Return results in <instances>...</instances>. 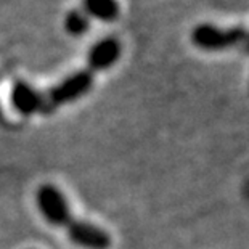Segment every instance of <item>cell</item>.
<instances>
[{
  "label": "cell",
  "instance_id": "obj_4",
  "mask_svg": "<svg viewBox=\"0 0 249 249\" xmlns=\"http://www.w3.org/2000/svg\"><path fill=\"white\" fill-rule=\"evenodd\" d=\"M66 235L72 245L82 249H109L111 236L109 233L97 224L87 220L74 219L66 225Z\"/></svg>",
  "mask_w": 249,
  "mask_h": 249
},
{
  "label": "cell",
  "instance_id": "obj_8",
  "mask_svg": "<svg viewBox=\"0 0 249 249\" xmlns=\"http://www.w3.org/2000/svg\"><path fill=\"white\" fill-rule=\"evenodd\" d=\"M65 31L72 37H82L86 33L90 31V26H92V19L89 18V15L84 12V10L79 8H72L66 13L65 17Z\"/></svg>",
  "mask_w": 249,
  "mask_h": 249
},
{
  "label": "cell",
  "instance_id": "obj_6",
  "mask_svg": "<svg viewBox=\"0 0 249 249\" xmlns=\"http://www.w3.org/2000/svg\"><path fill=\"white\" fill-rule=\"evenodd\" d=\"M10 103L18 114L29 116L40 114L42 109V92L26 81H17L10 90Z\"/></svg>",
  "mask_w": 249,
  "mask_h": 249
},
{
  "label": "cell",
  "instance_id": "obj_1",
  "mask_svg": "<svg viewBox=\"0 0 249 249\" xmlns=\"http://www.w3.org/2000/svg\"><path fill=\"white\" fill-rule=\"evenodd\" d=\"M95 82V72L89 68L79 70L76 72L66 76L52 89L42 92V109L40 114H52L53 111L60 109L66 105L76 103L77 100L92 90Z\"/></svg>",
  "mask_w": 249,
  "mask_h": 249
},
{
  "label": "cell",
  "instance_id": "obj_3",
  "mask_svg": "<svg viewBox=\"0 0 249 249\" xmlns=\"http://www.w3.org/2000/svg\"><path fill=\"white\" fill-rule=\"evenodd\" d=\"M246 37L245 28H217L213 24H199L192 33V42L198 49L209 52L227 50Z\"/></svg>",
  "mask_w": 249,
  "mask_h": 249
},
{
  "label": "cell",
  "instance_id": "obj_7",
  "mask_svg": "<svg viewBox=\"0 0 249 249\" xmlns=\"http://www.w3.org/2000/svg\"><path fill=\"white\" fill-rule=\"evenodd\" d=\"M84 12L89 15L90 19H98L103 23H111L119 17L118 0H82Z\"/></svg>",
  "mask_w": 249,
  "mask_h": 249
},
{
  "label": "cell",
  "instance_id": "obj_5",
  "mask_svg": "<svg viewBox=\"0 0 249 249\" xmlns=\"http://www.w3.org/2000/svg\"><path fill=\"white\" fill-rule=\"evenodd\" d=\"M121 53H123L121 42L114 37H105L90 47L87 53V68L95 74L107 71L118 63Z\"/></svg>",
  "mask_w": 249,
  "mask_h": 249
},
{
  "label": "cell",
  "instance_id": "obj_2",
  "mask_svg": "<svg viewBox=\"0 0 249 249\" xmlns=\"http://www.w3.org/2000/svg\"><path fill=\"white\" fill-rule=\"evenodd\" d=\"M36 203L40 215L52 227L66 229V225L74 219L65 193L53 183L40 185L36 193Z\"/></svg>",
  "mask_w": 249,
  "mask_h": 249
}]
</instances>
